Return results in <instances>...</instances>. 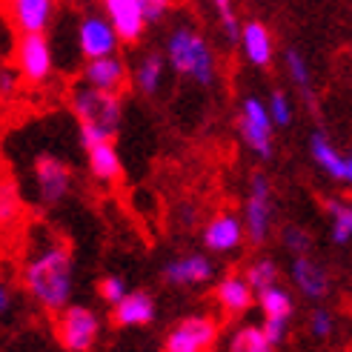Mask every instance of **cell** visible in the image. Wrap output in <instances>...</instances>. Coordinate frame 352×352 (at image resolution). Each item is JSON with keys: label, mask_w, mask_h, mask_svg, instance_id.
<instances>
[{"label": "cell", "mask_w": 352, "mask_h": 352, "mask_svg": "<svg viewBox=\"0 0 352 352\" xmlns=\"http://www.w3.org/2000/svg\"><path fill=\"white\" fill-rule=\"evenodd\" d=\"M26 287L32 298L49 312L69 307L72 298V252L69 246H46L26 267Z\"/></svg>", "instance_id": "1"}, {"label": "cell", "mask_w": 352, "mask_h": 352, "mask_svg": "<svg viewBox=\"0 0 352 352\" xmlns=\"http://www.w3.org/2000/svg\"><path fill=\"white\" fill-rule=\"evenodd\" d=\"M166 58H169L175 72L189 75L192 80H198L201 86H209L215 80L212 49H209V43L204 41V34H198L192 26H178L169 34Z\"/></svg>", "instance_id": "2"}, {"label": "cell", "mask_w": 352, "mask_h": 352, "mask_svg": "<svg viewBox=\"0 0 352 352\" xmlns=\"http://www.w3.org/2000/svg\"><path fill=\"white\" fill-rule=\"evenodd\" d=\"M72 107L80 120V126H92L107 135H118L120 118H123V103L115 92H100L92 86H78L72 95Z\"/></svg>", "instance_id": "3"}, {"label": "cell", "mask_w": 352, "mask_h": 352, "mask_svg": "<svg viewBox=\"0 0 352 352\" xmlns=\"http://www.w3.org/2000/svg\"><path fill=\"white\" fill-rule=\"evenodd\" d=\"M272 226V184L263 172H255L250 178V195L243 204V230L255 246L270 238Z\"/></svg>", "instance_id": "4"}, {"label": "cell", "mask_w": 352, "mask_h": 352, "mask_svg": "<svg viewBox=\"0 0 352 352\" xmlns=\"http://www.w3.org/2000/svg\"><path fill=\"white\" fill-rule=\"evenodd\" d=\"M218 341V324L209 315H189L178 321L164 341V352H209Z\"/></svg>", "instance_id": "5"}, {"label": "cell", "mask_w": 352, "mask_h": 352, "mask_svg": "<svg viewBox=\"0 0 352 352\" xmlns=\"http://www.w3.org/2000/svg\"><path fill=\"white\" fill-rule=\"evenodd\" d=\"M100 321L89 307H66L58 321V338L69 352H89L98 341Z\"/></svg>", "instance_id": "6"}, {"label": "cell", "mask_w": 352, "mask_h": 352, "mask_svg": "<svg viewBox=\"0 0 352 352\" xmlns=\"http://www.w3.org/2000/svg\"><path fill=\"white\" fill-rule=\"evenodd\" d=\"M238 129L258 157H272V132H275V123L267 112V107L258 100V98H246L241 103V112H238Z\"/></svg>", "instance_id": "7"}, {"label": "cell", "mask_w": 352, "mask_h": 352, "mask_svg": "<svg viewBox=\"0 0 352 352\" xmlns=\"http://www.w3.org/2000/svg\"><path fill=\"white\" fill-rule=\"evenodd\" d=\"M78 46L86 60L112 58L118 49V32L112 29L109 17L103 14H86L78 26Z\"/></svg>", "instance_id": "8"}, {"label": "cell", "mask_w": 352, "mask_h": 352, "mask_svg": "<svg viewBox=\"0 0 352 352\" xmlns=\"http://www.w3.org/2000/svg\"><path fill=\"white\" fill-rule=\"evenodd\" d=\"M34 181H38L41 201L46 206H55L69 195V189H72V169L55 155H41L38 161H34Z\"/></svg>", "instance_id": "9"}, {"label": "cell", "mask_w": 352, "mask_h": 352, "mask_svg": "<svg viewBox=\"0 0 352 352\" xmlns=\"http://www.w3.org/2000/svg\"><path fill=\"white\" fill-rule=\"evenodd\" d=\"M17 63L29 83H43L52 75V46L46 34H23L17 43Z\"/></svg>", "instance_id": "10"}, {"label": "cell", "mask_w": 352, "mask_h": 352, "mask_svg": "<svg viewBox=\"0 0 352 352\" xmlns=\"http://www.w3.org/2000/svg\"><path fill=\"white\" fill-rule=\"evenodd\" d=\"M103 9H107L112 29L118 32V41H126V43L140 41V34L146 29L144 0H107Z\"/></svg>", "instance_id": "11"}, {"label": "cell", "mask_w": 352, "mask_h": 352, "mask_svg": "<svg viewBox=\"0 0 352 352\" xmlns=\"http://www.w3.org/2000/svg\"><path fill=\"white\" fill-rule=\"evenodd\" d=\"M292 284L304 292V298L309 301H321V298L329 292V275L312 255H301V258H292Z\"/></svg>", "instance_id": "12"}, {"label": "cell", "mask_w": 352, "mask_h": 352, "mask_svg": "<svg viewBox=\"0 0 352 352\" xmlns=\"http://www.w3.org/2000/svg\"><path fill=\"white\" fill-rule=\"evenodd\" d=\"M215 267L212 261H206L204 255H186V258H175L164 267V278L172 287H198L212 280Z\"/></svg>", "instance_id": "13"}, {"label": "cell", "mask_w": 352, "mask_h": 352, "mask_svg": "<svg viewBox=\"0 0 352 352\" xmlns=\"http://www.w3.org/2000/svg\"><path fill=\"white\" fill-rule=\"evenodd\" d=\"M83 80H86V86H92V89L118 95V89H123V83H126V63L115 55L100 58V60H86Z\"/></svg>", "instance_id": "14"}, {"label": "cell", "mask_w": 352, "mask_h": 352, "mask_svg": "<svg viewBox=\"0 0 352 352\" xmlns=\"http://www.w3.org/2000/svg\"><path fill=\"white\" fill-rule=\"evenodd\" d=\"M155 298L149 292H129L118 307H112L115 327H146L155 321Z\"/></svg>", "instance_id": "15"}, {"label": "cell", "mask_w": 352, "mask_h": 352, "mask_svg": "<svg viewBox=\"0 0 352 352\" xmlns=\"http://www.w3.org/2000/svg\"><path fill=\"white\" fill-rule=\"evenodd\" d=\"M241 241H243V223L232 215H221L209 221L204 230V243L212 252H232Z\"/></svg>", "instance_id": "16"}, {"label": "cell", "mask_w": 352, "mask_h": 352, "mask_svg": "<svg viewBox=\"0 0 352 352\" xmlns=\"http://www.w3.org/2000/svg\"><path fill=\"white\" fill-rule=\"evenodd\" d=\"M52 9L55 6L49 0H17L12 3V17L23 34H43L52 21Z\"/></svg>", "instance_id": "17"}, {"label": "cell", "mask_w": 352, "mask_h": 352, "mask_svg": "<svg viewBox=\"0 0 352 352\" xmlns=\"http://www.w3.org/2000/svg\"><path fill=\"white\" fill-rule=\"evenodd\" d=\"M215 295H218L221 307L230 315H241V312H246L252 307V287H250V280L241 278V275H232V272L221 278Z\"/></svg>", "instance_id": "18"}, {"label": "cell", "mask_w": 352, "mask_h": 352, "mask_svg": "<svg viewBox=\"0 0 352 352\" xmlns=\"http://www.w3.org/2000/svg\"><path fill=\"white\" fill-rule=\"evenodd\" d=\"M243 52L255 66H267L272 60V34L261 21H250L243 23V34H241Z\"/></svg>", "instance_id": "19"}, {"label": "cell", "mask_w": 352, "mask_h": 352, "mask_svg": "<svg viewBox=\"0 0 352 352\" xmlns=\"http://www.w3.org/2000/svg\"><path fill=\"white\" fill-rule=\"evenodd\" d=\"M309 152L315 157V164H318L329 178L336 181H346V157L338 155V149L329 144V138L324 132H312L309 138Z\"/></svg>", "instance_id": "20"}, {"label": "cell", "mask_w": 352, "mask_h": 352, "mask_svg": "<svg viewBox=\"0 0 352 352\" xmlns=\"http://www.w3.org/2000/svg\"><path fill=\"white\" fill-rule=\"evenodd\" d=\"M258 304L270 321H289V315L295 312V301L284 287H270L258 292Z\"/></svg>", "instance_id": "21"}, {"label": "cell", "mask_w": 352, "mask_h": 352, "mask_svg": "<svg viewBox=\"0 0 352 352\" xmlns=\"http://www.w3.org/2000/svg\"><path fill=\"white\" fill-rule=\"evenodd\" d=\"M86 155H89V169H92V175L98 181L120 178V157H118L115 144H100V146L89 149Z\"/></svg>", "instance_id": "22"}, {"label": "cell", "mask_w": 352, "mask_h": 352, "mask_svg": "<svg viewBox=\"0 0 352 352\" xmlns=\"http://www.w3.org/2000/svg\"><path fill=\"white\" fill-rule=\"evenodd\" d=\"M161 80H164V55L149 52L135 69V86L144 95H155L157 89H161Z\"/></svg>", "instance_id": "23"}, {"label": "cell", "mask_w": 352, "mask_h": 352, "mask_svg": "<svg viewBox=\"0 0 352 352\" xmlns=\"http://www.w3.org/2000/svg\"><path fill=\"white\" fill-rule=\"evenodd\" d=\"M327 215L332 221V241H336L338 246L349 243L352 241V204L329 198L327 201Z\"/></svg>", "instance_id": "24"}, {"label": "cell", "mask_w": 352, "mask_h": 352, "mask_svg": "<svg viewBox=\"0 0 352 352\" xmlns=\"http://www.w3.org/2000/svg\"><path fill=\"white\" fill-rule=\"evenodd\" d=\"M230 349L232 352H275V346L270 344L267 336H263L261 327H241L232 336Z\"/></svg>", "instance_id": "25"}, {"label": "cell", "mask_w": 352, "mask_h": 352, "mask_svg": "<svg viewBox=\"0 0 352 352\" xmlns=\"http://www.w3.org/2000/svg\"><path fill=\"white\" fill-rule=\"evenodd\" d=\"M246 280H250V287H252L255 292H263V289H270V287H278V267H275V261L261 258L258 263H252V267L246 270Z\"/></svg>", "instance_id": "26"}, {"label": "cell", "mask_w": 352, "mask_h": 352, "mask_svg": "<svg viewBox=\"0 0 352 352\" xmlns=\"http://www.w3.org/2000/svg\"><path fill=\"white\" fill-rule=\"evenodd\" d=\"M284 60H287L289 78L298 83V89H301L307 98H312V75H309V66H307L304 55H298L295 49H287V52H284Z\"/></svg>", "instance_id": "27"}, {"label": "cell", "mask_w": 352, "mask_h": 352, "mask_svg": "<svg viewBox=\"0 0 352 352\" xmlns=\"http://www.w3.org/2000/svg\"><path fill=\"white\" fill-rule=\"evenodd\" d=\"M215 9H218V21H221V32H223V38L235 46V43L241 41V34H243V26L238 23V17H235V9H232L230 3H223V0H218Z\"/></svg>", "instance_id": "28"}, {"label": "cell", "mask_w": 352, "mask_h": 352, "mask_svg": "<svg viewBox=\"0 0 352 352\" xmlns=\"http://www.w3.org/2000/svg\"><path fill=\"white\" fill-rule=\"evenodd\" d=\"M98 292H100L103 301L112 304V307H118V304L123 301V298L129 295V289H126V280H123L120 275H107V278H103L100 284H98Z\"/></svg>", "instance_id": "29"}, {"label": "cell", "mask_w": 352, "mask_h": 352, "mask_svg": "<svg viewBox=\"0 0 352 352\" xmlns=\"http://www.w3.org/2000/svg\"><path fill=\"white\" fill-rule=\"evenodd\" d=\"M267 112H270V118H272L275 126H289V123H292V107H289L287 95L280 92V89H275V92L270 95Z\"/></svg>", "instance_id": "30"}, {"label": "cell", "mask_w": 352, "mask_h": 352, "mask_svg": "<svg viewBox=\"0 0 352 352\" xmlns=\"http://www.w3.org/2000/svg\"><path fill=\"white\" fill-rule=\"evenodd\" d=\"M284 246L295 255V258H301V255H309V250H312V238H309V232H304L301 226H287L284 232Z\"/></svg>", "instance_id": "31"}, {"label": "cell", "mask_w": 352, "mask_h": 352, "mask_svg": "<svg viewBox=\"0 0 352 352\" xmlns=\"http://www.w3.org/2000/svg\"><path fill=\"white\" fill-rule=\"evenodd\" d=\"M332 327H336V321H332V315L327 309H315L312 318H309V329L315 338H329L332 336Z\"/></svg>", "instance_id": "32"}, {"label": "cell", "mask_w": 352, "mask_h": 352, "mask_svg": "<svg viewBox=\"0 0 352 352\" xmlns=\"http://www.w3.org/2000/svg\"><path fill=\"white\" fill-rule=\"evenodd\" d=\"M261 329H263V336L270 338V344H272V346H278L280 341L287 338V321H270V318H267Z\"/></svg>", "instance_id": "33"}, {"label": "cell", "mask_w": 352, "mask_h": 352, "mask_svg": "<svg viewBox=\"0 0 352 352\" xmlns=\"http://www.w3.org/2000/svg\"><path fill=\"white\" fill-rule=\"evenodd\" d=\"M166 3L164 0H144V17H146V23H157L161 17L166 14Z\"/></svg>", "instance_id": "34"}, {"label": "cell", "mask_w": 352, "mask_h": 352, "mask_svg": "<svg viewBox=\"0 0 352 352\" xmlns=\"http://www.w3.org/2000/svg\"><path fill=\"white\" fill-rule=\"evenodd\" d=\"M9 307H12V295H9V289L3 284H0V315H3Z\"/></svg>", "instance_id": "35"}, {"label": "cell", "mask_w": 352, "mask_h": 352, "mask_svg": "<svg viewBox=\"0 0 352 352\" xmlns=\"http://www.w3.org/2000/svg\"><path fill=\"white\" fill-rule=\"evenodd\" d=\"M346 181L352 184V157H346Z\"/></svg>", "instance_id": "36"}]
</instances>
